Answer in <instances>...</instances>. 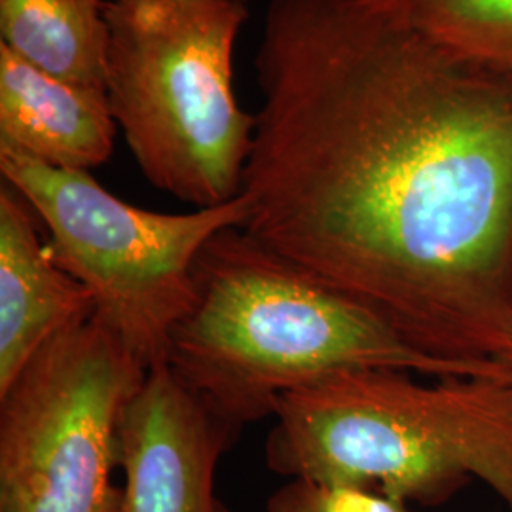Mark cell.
Returning a JSON list of instances; mask_svg holds the SVG:
<instances>
[{
  "mask_svg": "<svg viewBox=\"0 0 512 512\" xmlns=\"http://www.w3.org/2000/svg\"><path fill=\"white\" fill-rule=\"evenodd\" d=\"M243 230L406 344L499 365L512 332V76L374 0H270Z\"/></svg>",
  "mask_w": 512,
  "mask_h": 512,
  "instance_id": "6da1fadb",
  "label": "cell"
},
{
  "mask_svg": "<svg viewBox=\"0 0 512 512\" xmlns=\"http://www.w3.org/2000/svg\"><path fill=\"white\" fill-rule=\"evenodd\" d=\"M194 279V308L173 332L165 363L239 431L274 418L283 395L338 370L512 380L501 365L454 363L412 348L243 228L207 241Z\"/></svg>",
  "mask_w": 512,
  "mask_h": 512,
  "instance_id": "7a4b0ae2",
  "label": "cell"
},
{
  "mask_svg": "<svg viewBox=\"0 0 512 512\" xmlns=\"http://www.w3.org/2000/svg\"><path fill=\"white\" fill-rule=\"evenodd\" d=\"M266 439L268 469L440 505L471 478L512 511V380L349 368L283 395Z\"/></svg>",
  "mask_w": 512,
  "mask_h": 512,
  "instance_id": "3957f363",
  "label": "cell"
},
{
  "mask_svg": "<svg viewBox=\"0 0 512 512\" xmlns=\"http://www.w3.org/2000/svg\"><path fill=\"white\" fill-rule=\"evenodd\" d=\"M107 95L141 173L198 209L236 200L255 114L239 105L238 0H109Z\"/></svg>",
  "mask_w": 512,
  "mask_h": 512,
  "instance_id": "277c9868",
  "label": "cell"
},
{
  "mask_svg": "<svg viewBox=\"0 0 512 512\" xmlns=\"http://www.w3.org/2000/svg\"><path fill=\"white\" fill-rule=\"evenodd\" d=\"M4 183L16 188L48 230L55 264L92 294L93 315L152 370L196 302L194 266L209 239L243 228L236 200L192 213H156L110 194L90 171L59 169L0 148Z\"/></svg>",
  "mask_w": 512,
  "mask_h": 512,
  "instance_id": "5b68a950",
  "label": "cell"
},
{
  "mask_svg": "<svg viewBox=\"0 0 512 512\" xmlns=\"http://www.w3.org/2000/svg\"><path fill=\"white\" fill-rule=\"evenodd\" d=\"M148 370L95 315L0 395V512H122V421Z\"/></svg>",
  "mask_w": 512,
  "mask_h": 512,
  "instance_id": "8992f818",
  "label": "cell"
},
{
  "mask_svg": "<svg viewBox=\"0 0 512 512\" xmlns=\"http://www.w3.org/2000/svg\"><path fill=\"white\" fill-rule=\"evenodd\" d=\"M239 433L167 363L148 370L122 421V512H232L217 471Z\"/></svg>",
  "mask_w": 512,
  "mask_h": 512,
  "instance_id": "52a82bcc",
  "label": "cell"
},
{
  "mask_svg": "<svg viewBox=\"0 0 512 512\" xmlns=\"http://www.w3.org/2000/svg\"><path fill=\"white\" fill-rule=\"evenodd\" d=\"M16 188H0V395L63 330L90 319L92 294L55 264Z\"/></svg>",
  "mask_w": 512,
  "mask_h": 512,
  "instance_id": "ba28073f",
  "label": "cell"
},
{
  "mask_svg": "<svg viewBox=\"0 0 512 512\" xmlns=\"http://www.w3.org/2000/svg\"><path fill=\"white\" fill-rule=\"evenodd\" d=\"M116 133L107 90L44 73L0 46V148L90 171L109 162Z\"/></svg>",
  "mask_w": 512,
  "mask_h": 512,
  "instance_id": "9c48e42d",
  "label": "cell"
},
{
  "mask_svg": "<svg viewBox=\"0 0 512 512\" xmlns=\"http://www.w3.org/2000/svg\"><path fill=\"white\" fill-rule=\"evenodd\" d=\"M0 38L2 48L44 73L107 90L103 0H0Z\"/></svg>",
  "mask_w": 512,
  "mask_h": 512,
  "instance_id": "30bf717a",
  "label": "cell"
},
{
  "mask_svg": "<svg viewBox=\"0 0 512 512\" xmlns=\"http://www.w3.org/2000/svg\"><path fill=\"white\" fill-rule=\"evenodd\" d=\"M444 50L512 76V0H376Z\"/></svg>",
  "mask_w": 512,
  "mask_h": 512,
  "instance_id": "8fae6325",
  "label": "cell"
},
{
  "mask_svg": "<svg viewBox=\"0 0 512 512\" xmlns=\"http://www.w3.org/2000/svg\"><path fill=\"white\" fill-rule=\"evenodd\" d=\"M266 512H412L408 505L370 490L287 480L266 501Z\"/></svg>",
  "mask_w": 512,
  "mask_h": 512,
  "instance_id": "7c38bea8",
  "label": "cell"
},
{
  "mask_svg": "<svg viewBox=\"0 0 512 512\" xmlns=\"http://www.w3.org/2000/svg\"><path fill=\"white\" fill-rule=\"evenodd\" d=\"M497 363L501 366H505V368L509 370V374H511L512 378V332L511 336H509V340H507V344H505V348L501 349V353H499V357H497Z\"/></svg>",
  "mask_w": 512,
  "mask_h": 512,
  "instance_id": "4fadbf2b",
  "label": "cell"
},
{
  "mask_svg": "<svg viewBox=\"0 0 512 512\" xmlns=\"http://www.w3.org/2000/svg\"><path fill=\"white\" fill-rule=\"evenodd\" d=\"M238 2H243V4H247V0H238Z\"/></svg>",
  "mask_w": 512,
  "mask_h": 512,
  "instance_id": "5bb4252c",
  "label": "cell"
}]
</instances>
